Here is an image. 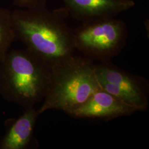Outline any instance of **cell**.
Instances as JSON below:
<instances>
[{"instance_id":"1","label":"cell","mask_w":149,"mask_h":149,"mask_svg":"<svg viewBox=\"0 0 149 149\" xmlns=\"http://www.w3.org/2000/svg\"><path fill=\"white\" fill-rule=\"evenodd\" d=\"M68 16L64 8L16 10L12 12L16 38L52 69L74 55L72 29L65 22Z\"/></svg>"},{"instance_id":"2","label":"cell","mask_w":149,"mask_h":149,"mask_svg":"<svg viewBox=\"0 0 149 149\" xmlns=\"http://www.w3.org/2000/svg\"><path fill=\"white\" fill-rule=\"evenodd\" d=\"M51 69L27 48L10 50L0 63V96L24 107L43 101L50 82Z\"/></svg>"},{"instance_id":"3","label":"cell","mask_w":149,"mask_h":149,"mask_svg":"<svg viewBox=\"0 0 149 149\" xmlns=\"http://www.w3.org/2000/svg\"><path fill=\"white\" fill-rule=\"evenodd\" d=\"M95 65L91 59L74 55L52 69L43 104L38 109L39 115L51 109L67 113L101 90Z\"/></svg>"},{"instance_id":"4","label":"cell","mask_w":149,"mask_h":149,"mask_svg":"<svg viewBox=\"0 0 149 149\" xmlns=\"http://www.w3.org/2000/svg\"><path fill=\"white\" fill-rule=\"evenodd\" d=\"M72 32L75 50L100 62L110 61L120 53L128 37L125 23L116 17L82 23Z\"/></svg>"},{"instance_id":"5","label":"cell","mask_w":149,"mask_h":149,"mask_svg":"<svg viewBox=\"0 0 149 149\" xmlns=\"http://www.w3.org/2000/svg\"><path fill=\"white\" fill-rule=\"evenodd\" d=\"M95 72L102 89L136 108L145 111L149 106V82L110 61L95 64Z\"/></svg>"},{"instance_id":"6","label":"cell","mask_w":149,"mask_h":149,"mask_svg":"<svg viewBox=\"0 0 149 149\" xmlns=\"http://www.w3.org/2000/svg\"><path fill=\"white\" fill-rule=\"evenodd\" d=\"M137 111L138 110L135 107L101 89L96 91L85 103L67 114L75 118L110 120L128 116Z\"/></svg>"},{"instance_id":"7","label":"cell","mask_w":149,"mask_h":149,"mask_svg":"<svg viewBox=\"0 0 149 149\" xmlns=\"http://www.w3.org/2000/svg\"><path fill=\"white\" fill-rule=\"evenodd\" d=\"M69 16L82 23L117 17L135 6L134 0H62Z\"/></svg>"},{"instance_id":"8","label":"cell","mask_w":149,"mask_h":149,"mask_svg":"<svg viewBox=\"0 0 149 149\" xmlns=\"http://www.w3.org/2000/svg\"><path fill=\"white\" fill-rule=\"evenodd\" d=\"M38 110L34 107L25 109L19 117L10 124L0 143V149H24L32 141L38 117Z\"/></svg>"},{"instance_id":"9","label":"cell","mask_w":149,"mask_h":149,"mask_svg":"<svg viewBox=\"0 0 149 149\" xmlns=\"http://www.w3.org/2000/svg\"><path fill=\"white\" fill-rule=\"evenodd\" d=\"M16 39L12 12L0 8V63L10 51Z\"/></svg>"},{"instance_id":"10","label":"cell","mask_w":149,"mask_h":149,"mask_svg":"<svg viewBox=\"0 0 149 149\" xmlns=\"http://www.w3.org/2000/svg\"><path fill=\"white\" fill-rule=\"evenodd\" d=\"M47 0H13L14 5L22 9H33L46 7Z\"/></svg>"}]
</instances>
